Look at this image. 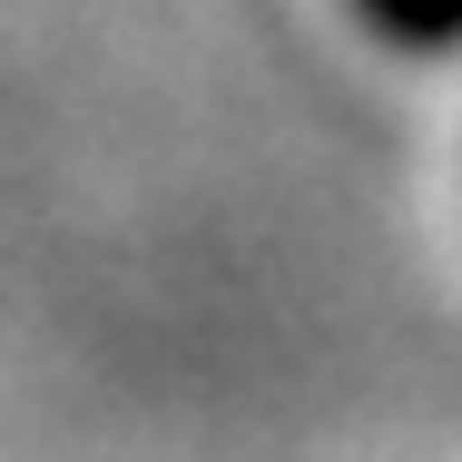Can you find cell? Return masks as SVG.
<instances>
[{
	"instance_id": "6da1fadb",
	"label": "cell",
	"mask_w": 462,
	"mask_h": 462,
	"mask_svg": "<svg viewBox=\"0 0 462 462\" xmlns=\"http://www.w3.org/2000/svg\"><path fill=\"white\" fill-rule=\"evenodd\" d=\"M355 20L403 60H462V0H355Z\"/></svg>"
}]
</instances>
